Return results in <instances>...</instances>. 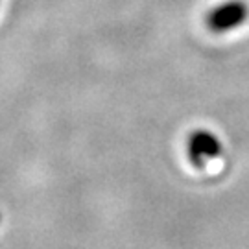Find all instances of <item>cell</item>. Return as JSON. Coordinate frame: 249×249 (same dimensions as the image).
Returning <instances> with one entry per match:
<instances>
[{
  "label": "cell",
  "instance_id": "obj_2",
  "mask_svg": "<svg viewBox=\"0 0 249 249\" xmlns=\"http://www.w3.org/2000/svg\"><path fill=\"white\" fill-rule=\"evenodd\" d=\"M222 153V144L220 141L209 131H196L188 139V159L192 164L201 168L207 160L214 159Z\"/></svg>",
  "mask_w": 249,
  "mask_h": 249
},
{
  "label": "cell",
  "instance_id": "obj_1",
  "mask_svg": "<svg viewBox=\"0 0 249 249\" xmlns=\"http://www.w3.org/2000/svg\"><path fill=\"white\" fill-rule=\"evenodd\" d=\"M249 17V8L242 0H227L218 4L207 15V26L214 34H225L242 26Z\"/></svg>",
  "mask_w": 249,
  "mask_h": 249
}]
</instances>
